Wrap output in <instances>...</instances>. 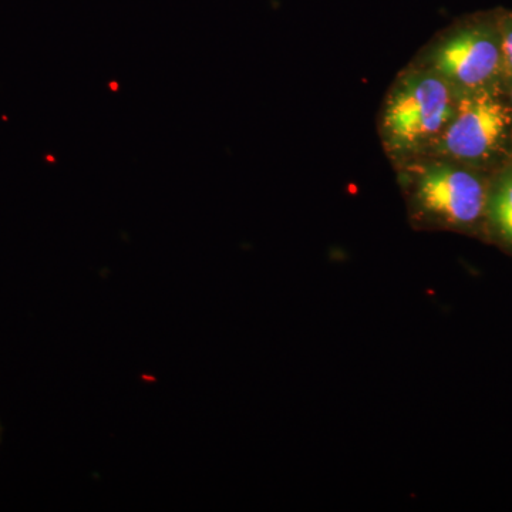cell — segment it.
<instances>
[{
  "label": "cell",
  "instance_id": "cell-1",
  "mask_svg": "<svg viewBox=\"0 0 512 512\" xmlns=\"http://www.w3.org/2000/svg\"><path fill=\"white\" fill-rule=\"evenodd\" d=\"M458 99L460 93L429 67L404 72L380 114L387 153L410 158L430 151L453 119Z\"/></svg>",
  "mask_w": 512,
  "mask_h": 512
},
{
  "label": "cell",
  "instance_id": "cell-2",
  "mask_svg": "<svg viewBox=\"0 0 512 512\" xmlns=\"http://www.w3.org/2000/svg\"><path fill=\"white\" fill-rule=\"evenodd\" d=\"M414 217L431 227L466 229L485 217L488 188L467 165L440 158L407 168Z\"/></svg>",
  "mask_w": 512,
  "mask_h": 512
},
{
  "label": "cell",
  "instance_id": "cell-3",
  "mask_svg": "<svg viewBox=\"0 0 512 512\" xmlns=\"http://www.w3.org/2000/svg\"><path fill=\"white\" fill-rule=\"evenodd\" d=\"M424 66L440 74L460 94L493 90L507 73L497 13L448 30L434 43Z\"/></svg>",
  "mask_w": 512,
  "mask_h": 512
},
{
  "label": "cell",
  "instance_id": "cell-4",
  "mask_svg": "<svg viewBox=\"0 0 512 512\" xmlns=\"http://www.w3.org/2000/svg\"><path fill=\"white\" fill-rule=\"evenodd\" d=\"M511 136L512 107L493 90L464 93L453 119L430 151L454 163L487 164L503 153Z\"/></svg>",
  "mask_w": 512,
  "mask_h": 512
},
{
  "label": "cell",
  "instance_id": "cell-5",
  "mask_svg": "<svg viewBox=\"0 0 512 512\" xmlns=\"http://www.w3.org/2000/svg\"><path fill=\"white\" fill-rule=\"evenodd\" d=\"M485 217L501 241L512 247V165L488 188Z\"/></svg>",
  "mask_w": 512,
  "mask_h": 512
},
{
  "label": "cell",
  "instance_id": "cell-6",
  "mask_svg": "<svg viewBox=\"0 0 512 512\" xmlns=\"http://www.w3.org/2000/svg\"><path fill=\"white\" fill-rule=\"evenodd\" d=\"M497 19L501 47H503L505 72L512 77V12L497 13Z\"/></svg>",
  "mask_w": 512,
  "mask_h": 512
},
{
  "label": "cell",
  "instance_id": "cell-7",
  "mask_svg": "<svg viewBox=\"0 0 512 512\" xmlns=\"http://www.w3.org/2000/svg\"><path fill=\"white\" fill-rule=\"evenodd\" d=\"M0 440H2V424H0Z\"/></svg>",
  "mask_w": 512,
  "mask_h": 512
},
{
  "label": "cell",
  "instance_id": "cell-8",
  "mask_svg": "<svg viewBox=\"0 0 512 512\" xmlns=\"http://www.w3.org/2000/svg\"><path fill=\"white\" fill-rule=\"evenodd\" d=\"M510 97H511V103H512V84H511V90H510Z\"/></svg>",
  "mask_w": 512,
  "mask_h": 512
}]
</instances>
